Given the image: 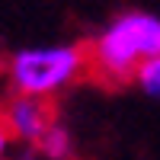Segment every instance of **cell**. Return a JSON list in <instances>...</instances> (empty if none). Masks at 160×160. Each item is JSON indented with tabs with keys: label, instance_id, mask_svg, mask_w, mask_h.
Returning a JSON list of instances; mask_svg holds the SVG:
<instances>
[{
	"label": "cell",
	"instance_id": "obj_3",
	"mask_svg": "<svg viewBox=\"0 0 160 160\" xmlns=\"http://www.w3.org/2000/svg\"><path fill=\"white\" fill-rule=\"evenodd\" d=\"M3 122L10 128L13 141L22 144H35L42 141V135L58 122L55 109H51V99H38V96H22V93H13V96L3 102Z\"/></svg>",
	"mask_w": 160,
	"mask_h": 160
},
{
	"label": "cell",
	"instance_id": "obj_2",
	"mask_svg": "<svg viewBox=\"0 0 160 160\" xmlns=\"http://www.w3.org/2000/svg\"><path fill=\"white\" fill-rule=\"evenodd\" d=\"M87 71H90V51L74 42H61V45H32L13 51L7 58L3 77L10 93L55 99L64 90H71Z\"/></svg>",
	"mask_w": 160,
	"mask_h": 160
},
{
	"label": "cell",
	"instance_id": "obj_4",
	"mask_svg": "<svg viewBox=\"0 0 160 160\" xmlns=\"http://www.w3.org/2000/svg\"><path fill=\"white\" fill-rule=\"evenodd\" d=\"M35 154L45 157V160H71L74 157V138H71V131L64 128L61 122H55L42 135V141L35 144Z\"/></svg>",
	"mask_w": 160,
	"mask_h": 160
},
{
	"label": "cell",
	"instance_id": "obj_7",
	"mask_svg": "<svg viewBox=\"0 0 160 160\" xmlns=\"http://www.w3.org/2000/svg\"><path fill=\"white\" fill-rule=\"evenodd\" d=\"M3 160H10V157H3Z\"/></svg>",
	"mask_w": 160,
	"mask_h": 160
},
{
	"label": "cell",
	"instance_id": "obj_6",
	"mask_svg": "<svg viewBox=\"0 0 160 160\" xmlns=\"http://www.w3.org/2000/svg\"><path fill=\"white\" fill-rule=\"evenodd\" d=\"M10 144H13V135H10V128L3 122V112H0V160L10 154Z\"/></svg>",
	"mask_w": 160,
	"mask_h": 160
},
{
	"label": "cell",
	"instance_id": "obj_1",
	"mask_svg": "<svg viewBox=\"0 0 160 160\" xmlns=\"http://www.w3.org/2000/svg\"><path fill=\"white\" fill-rule=\"evenodd\" d=\"M90 71L109 83H128L148 61L160 58V16L151 10H125L90 42Z\"/></svg>",
	"mask_w": 160,
	"mask_h": 160
},
{
	"label": "cell",
	"instance_id": "obj_5",
	"mask_svg": "<svg viewBox=\"0 0 160 160\" xmlns=\"http://www.w3.org/2000/svg\"><path fill=\"white\" fill-rule=\"evenodd\" d=\"M135 83H138V90L144 93V96H151V99L160 102V58L144 64V68L138 71V77H135Z\"/></svg>",
	"mask_w": 160,
	"mask_h": 160
}]
</instances>
